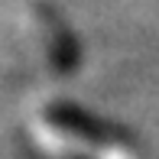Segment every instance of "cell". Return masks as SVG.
<instances>
[{
  "instance_id": "obj_2",
  "label": "cell",
  "mask_w": 159,
  "mask_h": 159,
  "mask_svg": "<svg viewBox=\"0 0 159 159\" xmlns=\"http://www.w3.org/2000/svg\"><path fill=\"white\" fill-rule=\"evenodd\" d=\"M33 23H36V33L42 39V55L52 65V71H59V75L75 71L78 59H81V49H78V39L71 33V26L65 23V16L59 10H52L49 3H36Z\"/></svg>"
},
{
  "instance_id": "obj_1",
  "label": "cell",
  "mask_w": 159,
  "mask_h": 159,
  "mask_svg": "<svg viewBox=\"0 0 159 159\" xmlns=\"http://www.w3.org/2000/svg\"><path fill=\"white\" fill-rule=\"evenodd\" d=\"M39 114L49 120V124L65 130L71 140L84 143V146H91V149H104V146H111V143L130 140V133L124 127H117L107 117H98V114L84 111V107L75 104V101H49V104H42Z\"/></svg>"
}]
</instances>
